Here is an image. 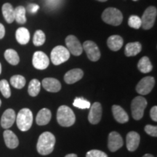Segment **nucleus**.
<instances>
[{
	"label": "nucleus",
	"mask_w": 157,
	"mask_h": 157,
	"mask_svg": "<svg viewBox=\"0 0 157 157\" xmlns=\"http://www.w3.org/2000/svg\"><path fill=\"white\" fill-rule=\"evenodd\" d=\"M56 137L50 132H44L39 136L36 144L37 151L39 154L46 156L53 151Z\"/></svg>",
	"instance_id": "obj_1"
},
{
	"label": "nucleus",
	"mask_w": 157,
	"mask_h": 157,
	"mask_svg": "<svg viewBox=\"0 0 157 157\" xmlns=\"http://www.w3.org/2000/svg\"><path fill=\"white\" fill-rule=\"evenodd\" d=\"M76 117L74 111L67 105H61L57 112V121L62 127H68L75 123Z\"/></svg>",
	"instance_id": "obj_2"
},
{
	"label": "nucleus",
	"mask_w": 157,
	"mask_h": 157,
	"mask_svg": "<svg viewBox=\"0 0 157 157\" xmlns=\"http://www.w3.org/2000/svg\"><path fill=\"white\" fill-rule=\"evenodd\" d=\"M17 126L20 130L25 132L28 131L32 126L33 113L29 109H23L19 111L16 116Z\"/></svg>",
	"instance_id": "obj_3"
},
{
	"label": "nucleus",
	"mask_w": 157,
	"mask_h": 157,
	"mask_svg": "<svg viewBox=\"0 0 157 157\" xmlns=\"http://www.w3.org/2000/svg\"><path fill=\"white\" fill-rule=\"evenodd\" d=\"M102 20L107 24L117 26L122 23L123 15L121 12L115 7H108L102 14Z\"/></svg>",
	"instance_id": "obj_4"
},
{
	"label": "nucleus",
	"mask_w": 157,
	"mask_h": 157,
	"mask_svg": "<svg viewBox=\"0 0 157 157\" xmlns=\"http://www.w3.org/2000/svg\"><path fill=\"white\" fill-rule=\"evenodd\" d=\"M148 103L146 98L142 96H137L132 100L131 103V111L133 119L135 120H140L144 115V111Z\"/></svg>",
	"instance_id": "obj_5"
},
{
	"label": "nucleus",
	"mask_w": 157,
	"mask_h": 157,
	"mask_svg": "<svg viewBox=\"0 0 157 157\" xmlns=\"http://www.w3.org/2000/svg\"><path fill=\"white\" fill-rule=\"evenodd\" d=\"M70 52L67 48L61 45H58L52 49L50 54L51 61L56 66L63 63L69 59Z\"/></svg>",
	"instance_id": "obj_6"
},
{
	"label": "nucleus",
	"mask_w": 157,
	"mask_h": 157,
	"mask_svg": "<svg viewBox=\"0 0 157 157\" xmlns=\"http://www.w3.org/2000/svg\"><path fill=\"white\" fill-rule=\"evenodd\" d=\"M157 15V10L154 6H150L145 10L141 18V27L145 30H149L154 26Z\"/></svg>",
	"instance_id": "obj_7"
},
{
	"label": "nucleus",
	"mask_w": 157,
	"mask_h": 157,
	"mask_svg": "<svg viewBox=\"0 0 157 157\" xmlns=\"http://www.w3.org/2000/svg\"><path fill=\"white\" fill-rule=\"evenodd\" d=\"M82 48L87 53V58L91 61H98L101 58V51L98 48V45L93 41L87 40L84 42Z\"/></svg>",
	"instance_id": "obj_8"
},
{
	"label": "nucleus",
	"mask_w": 157,
	"mask_h": 157,
	"mask_svg": "<svg viewBox=\"0 0 157 157\" xmlns=\"http://www.w3.org/2000/svg\"><path fill=\"white\" fill-rule=\"evenodd\" d=\"M155 79L152 76H146L143 78L136 86V91L140 95H146L151 92L154 87Z\"/></svg>",
	"instance_id": "obj_9"
},
{
	"label": "nucleus",
	"mask_w": 157,
	"mask_h": 157,
	"mask_svg": "<svg viewBox=\"0 0 157 157\" xmlns=\"http://www.w3.org/2000/svg\"><path fill=\"white\" fill-rule=\"evenodd\" d=\"M66 44L67 46V50H68V52L73 56H78L82 55V52H83V48H82L81 43L74 35H68L66 37Z\"/></svg>",
	"instance_id": "obj_10"
},
{
	"label": "nucleus",
	"mask_w": 157,
	"mask_h": 157,
	"mask_svg": "<svg viewBox=\"0 0 157 157\" xmlns=\"http://www.w3.org/2000/svg\"><path fill=\"white\" fill-rule=\"evenodd\" d=\"M33 66L38 70H44L48 67L50 60L46 54L42 51H36L34 52L32 59Z\"/></svg>",
	"instance_id": "obj_11"
},
{
	"label": "nucleus",
	"mask_w": 157,
	"mask_h": 157,
	"mask_svg": "<svg viewBox=\"0 0 157 157\" xmlns=\"http://www.w3.org/2000/svg\"><path fill=\"white\" fill-rule=\"evenodd\" d=\"M124 141L119 133L117 132H111L109 135L108 147L111 152H115L122 147Z\"/></svg>",
	"instance_id": "obj_12"
},
{
	"label": "nucleus",
	"mask_w": 157,
	"mask_h": 157,
	"mask_svg": "<svg viewBox=\"0 0 157 157\" xmlns=\"http://www.w3.org/2000/svg\"><path fill=\"white\" fill-rule=\"evenodd\" d=\"M102 117L101 104L95 102L90 107V111L88 115V120L93 124H97L100 122Z\"/></svg>",
	"instance_id": "obj_13"
},
{
	"label": "nucleus",
	"mask_w": 157,
	"mask_h": 157,
	"mask_svg": "<svg viewBox=\"0 0 157 157\" xmlns=\"http://www.w3.org/2000/svg\"><path fill=\"white\" fill-rule=\"evenodd\" d=\"M140 141V136L138 133L134 131L129 132L127 135L126 143L127 148L129 151H135L138 148Z\"/></svg>",
	"instance_id": "obj_14"
},
{
	"label": "nucleus",
	"mask_w": 157,
	"mask_h": 157,
	"mask_svg": "<svg viewBox=\"0 0 157 157\" xmlns=\"http://www.w3.org/2000/svg\"><path fill=\"white\" fill-rule=\"evenodd\" d=\"M16 119V115L13 109H7L3 113L1 118V125L3 128L8 129L13 126Z\"/></svg>",
	"instance_id": "obj_15"
},
{
	"label": "nucleus",
	"mask_w": 157,
	"mask_h": 157,
	"mask_svg": "<svg viewBox=\"0 0 157 157\" xmlns=\"http://www.w3.org/2000/svg\"><path fill=\"white\" fill-rule=\"evenodd\" d=\"M42 84L44 90L50 93H58L61 89V84L55 78H45L42 80Z\"/></svg>",
	"instance_id": "obj_16"
},
{
	"label": "nucleus",
	"mask_w": 157,
	"mask_h": 157,
	"mask_svg": "<svg viewBox=\"0 0 157 157\" xmlns=\"http://www.w3.org/2000/svg\"><path fill=\"white\" fill-rule=\"evenodd\" d=\"M84 72L80 68H74L65 74L64 81L68 84H72L79 81L83 77Z\"/></svg>",
	"instance_id": "obj_17"
},
{
	"label": "nucleus",
	"mask_w": 157,
	"mask_h": 157,
	"mask_svg": "<svg viewBox=\"0 0 157 157\" xmlns=\"http://www.w3.org/2000/svg\"><path fill=\"white\" fill-rule=\"evenodd\" d=\"M4 140L7 148L13 149L17 148L19 144V140L16 135L10 129H6L3 133Z\"/></svg>",
	"instance_id": "obj_18"
},
{
	"label": "nucleus",
	"mask_w": 157,
	"mask_h": 157,
	"mask_svg": "<svg viewBox=\"0 0 157 157\" xmlns=\"http://www.w3.org/2000/svg\"><path fill=\"white\" fill-rule=\"evenodd\" d=\"M112 113L115 120L117 122L124 124L129 121V116L122 108L118 105H113L112 106Z\"/></svg>",
	"instance_id": "obj_19"
},
{
	"label": "nucleus",
	"mask_w": 157,
	"mask_h": 157,
	"mask_svg": "<svg viewBox=\"0 0 157 157\" xmlns=\"http://www.w3.org/2000/svg\"><path fill=\"white\" fill-rule=\"evenodd\" d=\"M124 44V40L122 37L119 35H112L109 36L107 39V45L111 50L117 51L119 50L122 48Z\"/></svg>",
	"instance_id": "obj_20"
},
{
	"label": "nucleus",
	"mask_w": 157,
	"mask_h": 157,
	"mask_svg": "<svg viewBox=\"0 0 157 157\" xmlns=\"http://www.w3.org/2000/svg\"><path fill=\"white\" fill-rule=\"evenodd\" d=\"M52 114L48 109H42L39 111L36 117V122L39 126H44L50 122Z\"/></svg>",
	"instance_id": "obj_21"
},
{
	"label": "nucleus",
	"mask_w": 157,
	"mask_h": 157,
	"mask_svg": "<svg viewBox=\"0 0 157 157\" xmlns=\"http://www.w3.org/2000/svg\"><path fill=\"white\" fill-rule=\"evenodd\" d=\"M15 38L20 44L25 45L28 44L30 40V33L27 29L24 27H21L17 29L15 32Z\"/></svg>",
	"instance_id": "obj_22"
},
{
	"label": "nucleus",
	"mask_w": 157,
	"mask_h": 157,
	"mask_svg": "<svg viewBox=\"0 0 157 157\" xmlns=\"http://www.w3.org/2000/svg\"><path fill=\"white\" fill-rule=\"evenodd\" d=\"M142 50V45L140 42H130L128 43L125 47L124 54L127 57H132L137 56Z\"/></svg>",
	"instance_id": "obj_23"
},
{
	"label": "nucleus",
	"mask_w": 157,
	"mask_h": 157,
	"mask_svg": "<svg viewBox=\"0 0 157 157\" xmlns=\"http://www.w3.org/2000/svg\"><path fill=\"white\" fill-rule=\"evenodd\" d=\"M2 15L4 18L7 23H12L15 21V12L14 8L11 4L5 3L4 4L2 7Z\"/></svg>",
	"instance_id": "obj_24"
},
{
	"label": "nucleus",
	"mask_w": 157,
	"mask_h": 157,
	"mask_svg": "<svg viewBox=\"0 0 157 157\" xmlns=\"http://www.w3.org/2000/svg\"><path fill=\"white\" fill-rule=\"evenodd\" d=\"M137 68L140 72L143 74H147L151 71L153 66L148 57L144 56L139 60L138 63H137Z\"/></svg>",
	"instance_id": "obj_25"
},
{
	"label": "nucleus",
	"mask_w": 157,
	"mask_h": 157,
	"mask_svg": "<svg viewBox=\"0 0 157 157\" xmlns=\"http://www.w3.org/2000/svg\"><path fill=\"white\" fill-rule=\"evenodd\" d=\"M5 58L10 64L16 66L19 63L20 58L16 51L13 49H8L5 52Z\"/></svg>",
	"instance_id": "obj_26"
},
{
	"label": "nucleus",
	"mask_w": 157,
	"mask_h": 157,
	"mask_svg": "<svg viewBox=\"0 0 157 157\" xmlns=\"http://www.w3.org/2000/svg\"><path fill=\"white\" fill-rule=\"evenodd\" d=\"M15 12V21L20 24H24L27 19L25 17V8L23 6H18L14 9Z\"/></svg>",
	"instance_id": "obj_27"
},
{
	"label": "nucleus",
	"mask_w": 157,
	"mask_h": 157,
	"mask_svg": "<svg viewBox=\"0 0 157 157\" xmlns=\"http://www.w3.org/2000/svg\"><path fill=\"white\" fill-rule=\"evenodd\" d=\"M41 89V83L38 79L34 78L29 84L28 92L31 97H36L39 95Z\"/></svg>",
	"instance_id": "obj_28"
},
{
	"label": "nucleus",
	"mask_w": 157,
	"mask_h": 157,
	"mask_svg": "<svg viewBox=\"0 0 157 157\" xmlns=\"http://www.w3.org/2000/svg\"><path fill=\"white\" fill-rule=\"evenodd\" d=\"M10 84L16 89H22L25 84V78L21 75H14L10 78Z\"/></svg>",
	"instance_id": "obj_29"
},
{
	"label": "nucleus",
	"mask_w": 157,
	"mask_h": 157,
	"mask_svg": "<svg viewBox=\"0 0 157 157\" xmlns=\"http://www.w3.org/2000/svg\"><path fill=\"white\" fill-rule=\"evenodd\" d=\"M46 37H45L44 33L42 30H37L34 33V37H33V43L35 46L39 47L44 44Z\"/></svg>",
	"instance_id": "obj_30"
},
{
	"label": "nucleus",
	"mask_w": 157,
	"mask_h": 157,
	"mask_svg": "<svg viewBox=\"0 0 157 157\" xmlns=\"http://www.w3.org/2000/svg\"><path fill=\"white\" fill-rule=\"evenodd\" d=\"M0 92L6 98H9L11 96L10 87L8 82L6 79H2L0 81Z\"/></svg>",
	"instance_id": "obj_31"
},
{
	"label": "nucleus",
	"mask_w": 157,
	"mask_h": 157,
	"mask_svg": "<svg viewBox=\"0 0 157 157\" xmlns=\"http://www.w3.org/2000/svg\"><path fill=\"white\" fill-rule=\"evenodd\" d=\"M74 106H75L78 109H90V103L87 100L84 99L82 98H76L74 100L73 103Z\"/></svg>",
	"instance_id": "obj_32"
},
{
	"label": "nucleus",
	"mask_w": 157,
	"mask_h": 157,
	"mask_svg": "<svg viewBox=\"0 0 157 157\" xmlns=\"http://www.w3.org/2000/svg\"><path fill=\"white\" fill-rule=\"evenodd\" d=\"M141 18L137 15H131L129 17L128 20V25L131 28L135 29H139L141 27Z\"/></svg>",
	"instance_id": "obj_33"
},
{
	"label": "nucleus",
	"mask_w": 157,
	"mask_h": 157,
	"mask_svg": "<svg viewBox=\"0 0 157 157\" xmlns=\"http://www.w3.org/2000/svg\"><path fill=\"white\" fill-rule=\"evenodd\" d=\"M86 157H108V155L101 151L91 150L87 153Z\"/></svg>",
	"instance_id": "obj_34"
},
{
	"label": "nucleus",
	"mask_w": 157,
	"mask_h": 157,
	"mask_svg": "<svg viewBox=\"0 0 157 157\" xmlns=\"http://www.w3.org/2000/svg\"><path fill=\"white\" fill-rule=\"evenodd\" d=\"M145 132L147 134L151 135L152 137L157 136V127L154 126V125L148 124L145 127Z\"/></svg>",
	"instance_id": "obj_35"
},
{
	"label": "nucleus",
	"mask_w": 157,
	"mask_h": 157,
	"mask_svg": "<svg viewBox=\"0 0 157 157\" xmlns=\"http://www.w3.org/2000/svg\"><path fill=\"white\" fill-rule=\"evenodd\" d=\"M150 116L153 121H157V106H153L150 111Z\"/></svg>",
	"instance_id": "obj_36"
},
{
	"label": "nucleus",
	"mask_w": 157,
	"mask_h": 157,
	"mask_svg": "<svg viewBox=\"0 0 157 157\" xmlns=\"http://www.w3.org/2000/svg\"><path fill=\"white\" fill-rule=\"evenodd\" d=\"M28 9L31 13H36L39 9V5H35V4H31V5H29Z\"/></svg>",
	"instance_id": "obj_37"
},
{
	"label": "nucleus",
	"mask_w": 157,
	"mask_h": 157,
	"mask_svg": "<svg viewBox=\"0 0 157 157\" xmlns=\"http://www.w3.org/2000/svg\"><path fill=\"white\" fill-rule=\"evenodd\" d=\"M60 0H47V4L51 7H55V6L58 5L60 3Z\"/></svg>",
	"instance_id": "obj_38"
},
{
	"label": "nucleus",
	"mask_w": 157,
	"mask_h": 157,
	"mask_svg": "<svg viewBox=\"0 0 157 157\" xmlns=\"http://www.w3.org/2000/svg\"><path fill=\"white\" fill-rule=\"evenodd\" d=\"M5 26H4L2 23H0V39H3L4 36H5Z\"/></svg>",
	"instance_id": "obj_39"
},
{
	"label": "nucleus",
	"mask_w": 157,
	"mask_h": 157,
	"mask_svg": "<svg viewBox=\"0 0 157 157\" xmlns=\"http://www.w3.org/2000/svg\"><path fill=\"white\" fill-rule=\"evenodd\" d=\"M65 157H78L77 155L75 154H67Z\"/></svg>",
	"instance_id": "obj_40"
},
{
	"label": "nucleus",
	"mask_w": 157,
	"mask_h": 157,
	"mask_svg": "<svg viewBox=\"0 0 157 157\" xmlns=\"http://www.w3.org/2000/svg\"><path fill=\"white\" fill-rule=\"evenodd\" d=\"M143 157H154V156L150 154H145Z\"/></svg>",
	"instance_id": "obj_41"
},
{
	"label": "nucleus",
	"mask_w": 157,
	"mask_h": 157,
	"mask_svg": "<svg viewBox=\"0 0 157 157\" xmlns=\"http://www.w3.org/2000/svg\"><path fill=\"white\" fill-rule=\"evenodd\" d=\"M96 1L101 2H106V1H108V0H96Z\"/></svg>",
	"instance_id": "obj_42"
},
{
	"label": "nucleus",
	"mask_w": 157,
	"mask_h": 157,
	"mask_svg": "<svg viewBox=\"0 0 157 157\" xmlns=\"http://www.w3.org/2000/svg\"><path fill=\"white\" fill-rule=\"evenodd\" d=\"M2 73V65L0 63V74Z\"/></svg>",
	"instance_id": "obj_43"
},
{
	"label": "nucleus",
	"mask_w": 157,
	"mask_h": 157,
	"mask_svg": "<svg viewBox=\"0 0 157 157\" xmlns=\"http://www.w3.org/2000/svg\"><path fill=\"white\" fill-rule=\"evenodd\" d=\"M1 105H2V101H1V100H0V106H1Z\"/></svg>",
	"instance_id": "obj_44"
},
{
	"label": "nucleus",
	"mask_w": 157,
	"mask_h": 157,
	"mask_svg": "<svg viewBox=\"0 0 157 157\" xmlns=\"http://www.w3.org/2000/svg\"><path fill=\"white\" fill-rule=\"evenodd\" d=\"M133 1H138V0H133Z\"/></svg>",
	"instance_id": "obj_45"
}]
</instances>
